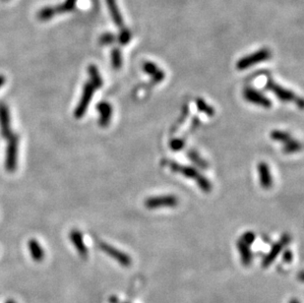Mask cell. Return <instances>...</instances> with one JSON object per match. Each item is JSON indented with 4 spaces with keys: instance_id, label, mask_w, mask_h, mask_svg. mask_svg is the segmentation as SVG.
Masks as SVG:
<instances>
[{
    "instance_id": "obj_1",
    "label": "cell",
    "mask_w": 304,
    "mask_h": 303,
    "mask_svg": "<svg viewBox=\"0 0 304 303\" xmlns=\"http://www.w3.org/2000/svg\"><path fill=\"white\" fill-rule=\"evenodd\" d=\"M266 87L269 91L274 93L275 96L279 99H281L282 102H294L300 109L303 108V102L300 97H298L293 92L280 86L274 80L269 79L266 84Z\"/></svg>"
},
{
    "instance_id": "obj_2",
    "label": "cell",
    "mask_w": 304,
    "mask_h": 303,
    "mask_svg": "<svg viewBox=\"0 0 304 303\" xmlns=\"http://www.w3.org/2000/svg\"><path fill=\"white\" fill-rule=\"evenodd\" d=\"M271 55H272L271 50H270L269 48H261L258 51L253 52L240 59L238 63H236V68H238L239 70L248 69L250 68V67L254 66L255 64L269 60L270 58H271Z\"/></svg>"
},
{
    "instance_id": "obj_3",
    "label": "cell",
    "mask_w": 304,
    "mask_h": 303,
    "mask_svg": "<svg viewBox=\"0 0 304 303\" xmlns=\"http://www.w3.org/2000/svg\"><path fill=\"white\" fill-rule=\"evenodd\" d=\"M8 146L6 149L5 158V168L8 173H14L17 167L18 159V146H19V136L13 133V135L8 140Z\"/></svg>"
},
{
    "instance_id": "obj_4",
    "label": "cell",
    "mask_w": 304,
    "mask_h": 303,
    "mask_svg": "<svg viewBox=\"0 0 304 303\" xmlns=\"http://www.w3.org/2000/svg\"><path fill=\"white\" fill-rule=\"evenodd\" d=\"M145 207L147 209H159L162 207H176L178 204V199L175 195H162L150 197L145 201Z\"/></svg>"
},
{
    "instance_id": "obj_5",
    "label": "cell",
    "mask_w": 304,
    "mask_h": 303,
    "mask_svg": "<svg viewBox=\"0 0 304 303\" xmlns=\"http://www.w3.org/2000/svg\"><path fill=\"white\" fill-rule=\"evenodd\" d=\"M94 93H95L94 86L90 82L86 83L83 87V93H82V96L79 100V104L74 111V116L76 118L79 119L85 115V113L88 110V107H89L91 100L93 98Z\"/></svg>"
},
{
    "instance_id": "obj_6",
    "label": "cell",
    "mask_w": 304,
    "mask_h": 303,
    "mask_svg": "<svg viewBox=\"0 0 304 303\" xmlns=\"http://www.w3.org/2000/svg\"><path fill=\"white\" fill-rule=\"evenodd\" d=\"M0 133L3 139L9 140L13 135L11 130V121H10V112L8 106L0 102Z\"/></svg>"
},
{
    "instance_id": "obj_7",
    "label": "cell",
    "mask_w": 304,
    "mask_h": 303,
    "mask_svg": "<svg viewBox=\"0 0 304 303\" xmlns=\"http://www.w3.org/2000/svg\"><path fill=\"white\" fill-rule=\"evenodd\" d=\"M243 96L247 100V102L254 104L256 106L270 109L272 108V102L271 99L268 98L266 96H264L259 91L253 89V88H246L243 91Z\"/></svg>"
},
{
    "instance_id": "obj_8",
    "label": "cell",
    "mask_w": 304,
    "mask_h": 303,
    "mask_svg": "<svg viewBox=\"0 0 304 303\" xmlns=\"http://www.w3.org/2000/svg\"><path fill=\"white\" fill-rule=\"evenodd\" d=\"M166 164L168 165V167L171 168V171H173L174 173L181 174L185 177L190 178V179L197 180L199 178V176L201 175V174L198 172L196 167H193L190 165H182V164H179L176 161H167Z\"/></svg>"
},
{
    "instance_id": "obj_9",
    "label": "cell",
    "mask_w": 304,
    "mask_h": 303,
    "mask_svg": "<svg viewBox=\"0 0 304 303\" xmlns=\"http://www.w3.org/2000/svg\"><path fill=\"white\" fill-rule=\"evenodd\" d=\"M99 248L103 250L104 252H106L109 256H111L112 258L115 259L119 264H121L122 266H129L131 264V259L128 255H126L125 253L119 251L118 249L112 247L110 244H107L105 242H100L99 243Z\"/></svg>"
},
{
    "instance_id": "obj_10",
    "label": "cell",
    "mask_w": 304,
    "mask_h": 303,
    "mask_svg": "<svg viewBox=\"0 0 304 303\" xmlns=\"http://www.w3.org/2000/svg\"><path fill=\"white\" fill-rule=\"evenodd\" d=\"M290 239H289V237L288 235H284L283 239L281 241L277 242L276 244L273 245L271 251L269 252V254L264 258L263 260V263H262V266L263 267H269L270 265H271L273 263V261L278 257V255L281 253V251L283 250L284 246L287 245L288 243H289Z\"/></svg>"
},
{
    "instance_id": "obj_11",
    "label": "cell",
    "mask_w": 304,
    "mask_h": 303,
    "mask_svg": "<svg viewBox=\"0 0 304 303\" xmlns=\"http://www.w3.org/2000/svg\"><path fill=\"white\" fill-rule=\"evenodd\" d=\"M96 110L98 112V124L101 127H107L111 123L112 116V108L110 103L101 102L96 105Z\"/></svg>"
},
{
    "instance_id": "obj_12",
    "label": "cell",
    "mask_w": 304,
    "mask_h": 303,
    "mask_svg": "<svg viewBox=\"0 0 304 303\" xmlns=\"http://www.w3.org/2000/svg\"><path fill=\"white\" fill-rule=\"evenodd\" d=\"M70 240L73 243L74 247L78 251L79 255L82 258H87L88 256V248L84 242L83 235L78 229H73L70 232Z\"/></svg>"
},
{
    "instance_id": "obj_13",
    "label": "cell",
    "mask_w": 304,
    "mask_h": 303,
    "mask_svg": "<svg viewBox=\"0 0 304 303\" xmlns=\"http://www.w3.org/2000/svg\"><path fill=\"white\" fill-rule=\"evenodd\" d=\"M258 172L260 176V184L262 188L269 189L273 185V178L271 175V172H270L269 165L266 162H260L258 164Z\"/></svg>"
},
{
    "instance_id": "obj_14",
    "label": "cell",
    "mask_w": 304,
    "mask_h": 303,
    "mask_svg": "<svg viewBox=\"0 0 304 303\" xmlns=\"http://www.w3.org/2000/svg\"><path fill=\"white\" fill-rule=\"evenodd\" d=\"M143 70L145 73H147L148 75H150L152 77V79L155 83L161 82L165 77L164 72L162 70H160L155 63L150 62V61L144 62Z\"/></svg>"
},
{
    "instance_id": "obj_15",
    "label": "cell",
    "mask_w": 304,
    "mask_h": 303,
    "mask_svg": "<svg viewBox=\"0 0 304 303\" xmlns=\"http://www.w3.org/2000/svg\"><path fill=\"white\" fill-rule=\"evenodd\" d=\"M107 5L109 7L111 16L112 18V21L118 28H123L124 27V21L122 18V15L119 11V7L117 5L116 0H107Z\"/></svg>"
},
{
    "instance_id": "obj_16",
    "label": "cell",
    "mask_w": 304,
    "mask_h": 303,
    "mask_svg": "<svg viewBox=\"0 0 304 303\" xmlns=\"http://www.w3.org/2000/svg\"><path fill=\"white\" fill-rule=\"evenodd\" d=\"M28 246L31 252V256L33 259V261H36L38 263L42 262L45 258V252L44 249L42 248L40 242L36 239H31L28 242Z\"/></svg>"
},
{
    "instance_id": "obj_17",
    "label": "cell",
    "mask_w": 304,
    "mask_h": 303,
    "mask_svg": "<svg viewBox=\"0 0 304 303\" xmlns=\"http://www.w3.org/2000/svg\"><path fill=\"white\" fill-rule=\"evenodd\" d=\"M88 73L90 76V83L94 86L95 89H99L103 86V78H101L98 69L96 66L94 64L89 65L88 67Z\"/></svg>"
},
{
    "instance_id": "obj_18",
    "label": "cell",
    "mask_w": 304,
    "mask_h": 303,
    "mask_svg": "<svg viewBox=\"0 0 304 303\" xmlns=\"http://www.w3.org/2000/svg\"><path fill=\"white\" fill-rule=\"evenodd\" d=\"M238 248H239V251L240 253L242 264L244 266H249L251 261H252V253H251V250L249 248V245H247L243 241L240 240L238 242Z\"/></svg>"
},
{
    "instance_id": "obj_19",
    "label": "cell",
    "mask_w": 304,
    "mask_h": 303,
    "mask_svg": "<svg viewBox=\"0 0 304 303\" xmlns=\"http://www.w3.org/2000/svg\"><path fill=\"white\" fill-rule=\"evenodd\" d=\"M77 1L78 0H65V1L62 2L61 4L53 6L56 15L74 11V9L76 8V5H77Z\"/></svg>"
},
{
    "instance_id": "obj_20",
    "label": "cell",
    "mask_w": 304,
    "mask_h": 303,
    "mask_svg": "<svg viewBox=\"0 0 304 303\" xmlns=\"http://www.w3.org/2000/svg\"><path fill=\"white\" fill-rule=\"evenodd\" d=\"M188 158L190 159L191 161H193L197 166H199L200 168H203V170H206L208 167V163L207 161L203 159L196 151L194 150H189L187 153Z\"/></svg>"
},
{
    "instance_id": "obj_21",
    "label": "cell",
    "mask_w": 304,
    "mask_h": 303,
    "mask_svg": "<svg viewBox=\"0 0 304 303\" xmlns=\"http://www.w3.org/2000/svg\"><path fill=\"white\" fill-rule=\"evenodd\" d=\"M38 19L42 22H47L51 20L54 16H56L55 10L53 6H47L42 8L39 12H38Z\"/></svg>"
},
{
    "instance_id": "obj_22",
    "label": "cell",
    "mask_w": 304,
    "mask_h": 303,
    "mask_svg": "<svg viewBox=\"0 0 304 303\" xmlns=\"http://www.w3.org/2000/svg\"><path fill=\"white\" fill-rule=\"evenodd\" d=\"M112 65L113 69L118 70L122 66V54L118 48H115L112 51Z\"/></svg>"
},
{
    "instance_id": "obj_23",
    "label": "cell",
    "mask_w": 304,
    "mask_h": 303,
    "mask_svg": "<svg viewBox=\"0 0 304 303\" xmlns=\"http://www.w3.org/2000/svg\"><path fill=\"white\" fill-rule=\"evenodd\" d=\"M270 136H271V139L278 141V142H283V143H287L291 139L288 133L285 131H281V130L272 131L271 134H270Z\"/></svg>"
},
{
    "instance_id": "obj_24",
    "label": "cell",
    "mask_w": 304,
    "mask_h": 303,
    "mask_svg": "<svg viewBox=\"0 0 304 303\" xmlns=\"http://www.w3.org/2000/svg\"><path fill=\"white\" fill-rule=\"evenodd\" d=\"M196 106H197V109L201 112H204V113H206L207 115H209V116H213L214 114H215V111H214V109L211 107V106H209L204 99H202V98H198L197 100H196Z\"/></svg>"
},
{
    "instance_id": "obj_25",
    "label": "cell",
    "mask_w": 304,
    "mask_h": 303,
    "mask_svg": "<svg viewBox=\"0 0 304 303\" xmlns=\"http://www.w3.org/2000/svg\"><path fill=\"white\" fill-rule=\"evenodd\" d=\"M301 148H302V146H301L300 142L290 139L288 142L285 143V146H284V148H283V151H284V153H286V154H292V153L299 152V151L301 150Z\"/></svg>"
},
{
    "instance_id": "obj_26",
    "label": "cell",
    "mask_w": 304,
    "mask_h": 303,
    "mask_svg": "<svg viewBox=\"0 0 304 303\" xmlns=\"http://www.w3.org/2000/svg\"><path fill=\"white\" fill-rule=\"evenodd\" d=\"M131 38H132V35H131L130 31H129L127 28L123 27V28L120 29V32H119V35H118V38H117V39H118V43H119L121 46H126V45H128L129 42L131 41Z\"/></svg>"
},
{
    "instance_id": "obj_27",
    "label": "cell",
    "mask_w": 304,
    "mask_h": 303,
    "mask_svg": "<svg viewBox=\"0 0 304 303\" xmlns=\"http://www.w3.org/2000/svg\"><path fill=\"white\" fill-rule=\"evenodd\" d=\"M196 183H197V185L199 186V188L201 189V190H203L204 192H206V193H209V192H211V190H212V184H211V182L208 180V178H206L204 175H200L199 176V178L196 180Z\"/></svg>"
},
{
    "instance_id": "obj_28",
    "label": "cell",
    "mask_w": 304,
    "mask_h": 303,
    "mask_svg": "<svg viewBox=\"0 0 304 303\" xmlns=\"http://www.w3.org/2000/svg\"><path fill=\"white\" fill-rule=\"evenodd\" d=\"M116 37L113 35L112 32H104L98 39V43L101 46H110L115 43Z\"/></svg>"
},
{
    "instance_id": "obj_29",
    "label": "cell",
    "mask_w": 304,
    "mask_h": 303,
    "mask_svg": "<svg viewBox=\"0 0 304 303\" xmlns=\"http://www.w3.org/2000/svg\"><path fill=\"white\" fill-rule=\"evenodd\" d=\"M170 147H171V149L173 151H176V152L180 151V150H182L184 148V141L182 139H178V138L177 139H174V140L171 141Z\"/></svg>"
},
{
    "instance_id": "obj_30",
    "label": "cell",
    "mask_w": 304,
    "mask_h": 303,
    "mask_svg": "<svg viewBox=\"0 0 304 303\" xmlns=\"http://www.w3.org/2000/svg\"><path fill=\"white\" fill-rule=\"evenodd\" d=\"M241 241H243L245 244H247V245H250V244H252L253 242H254V240H255V234H254V232H252V231H247V232H245L244 234H243V237H242V239H240Z\"/></svg>"
},
{
    "instance_id": "obj_31",
    "label": "cell",
    "mask_w": 304,
    "mask_h": 303,
    "mask_svg": "<svg viewBox=\"0 0 304 303\" xmlns=\"http://www.w3.org/2000/svg\"><path fill=\"white\" fill-rule=\"evenodd\" d=\"M283 259H284V261H286V263H290V261H291V259H292L291 251H290V250H287V251L284 253Z\"/></svg>"
},
{
    "instance_id": "obj_32",
    "label": "cell",
    "mask_w": 304,
    "mask_h": 303,
    "mask_svg": "<svg viewBox=\"0 0 304 303\" xmlns=\"http://www.w3.org/2000/svg\"><path fill=\"white\" fill-rule=\"evenodd\" d=\"M6 82V78L3 75H0V88H1Z\"/></svg>"
},
{
    "instance_id": "obj_33",
    "label": "cell",
    "mask_w": 304,
    "mask_h": 303,
    "mask_svg": "<svg viewBox=\"0 0 304 303\" xmlns=\"http://www.w3.org/2000/svg\"><path fill=\"white\" fill-rule=\"evenodd\" d=\"M5 303H16V301L14 299H8Z\"/></svg>"
},
{
    "instance_id": "obj_34",
    "label": "cell",
    "mask_w": 304,
    "mask_h": 303,
    "mask_svg": "<svg viewBox=\"0 0 304 303\" xmlns=\"http://www.w3.org/2000/svg\"><path fill=\"white\" fill-rule=\"evenodd\" d=\"M290 303H298V302H297V300H292Z\"/></svg>"
},
{
    "instance_id": "obj_35",
    "label": "cell",
    "mask_w": 304,
    "mask_h": 303,
    "mask_svg": "<svg viewBox=\"0 0 304 303\" xmlns=\"http://www.w3.org/2000/svg\"><path fill=\"white\" fill-rule=\"evenodd\" d=\"M4 1H5V0H4Z\"/></svg>"
}]
</instances>
